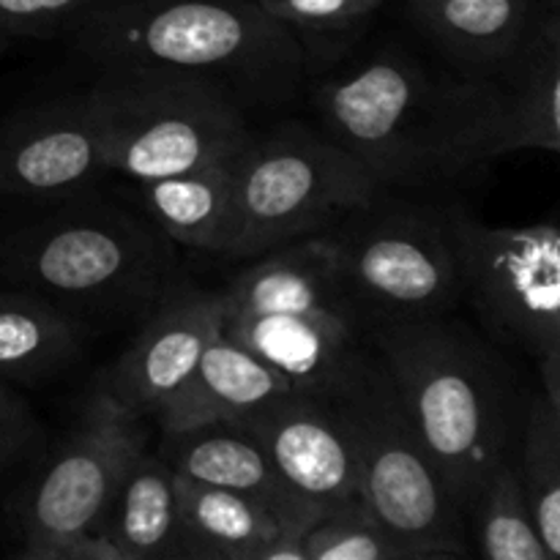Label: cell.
I'll return each mask as SVG.
<instances>
[{"label": "cell", "instance_id": "cell-29", "mask_svg": "<svg viewBox=\"0 0 560 560\" xmlns=\"http://www.w3.org/2000/svg\"><path fill=\"white\" fill-rule=\"evenodd\" d=\"M107 0H0V36L49 38L69 33Z\"/></svg>", "mask_w": 560, "mask_h": 560}, {"label": "cell", "instance_id": "cell-7", "mask_svg": "<svg viewBox=\"0 0 560 560\" xmlns=\"http://www.w3.org/2000/svg\"><path fill=\"white\" fill-rule=\"evenodd\" d=\"M326 235L345 299L366 331L452 315L463 304L446 206L381 189Z\"/></svg>", "mask_w": 560, "mask_h": 560}, {"label": "cell", "instance_id": "cell-8", "mask_svg": "<svg viewBox=\"0 0 560 560\" xmlns=\"http://www.w3.org/2000/svg\"><path fill=\"white\" fill-rule=\"evenodd\" d=\"M377 191L372 175L323 131L279 120L257 131L241 159L238 230L228 260L326 235Z\"/></svg>", "mask_w": 560, "mask_h": 560}, {"label": "cell", "instance_id": "cell-18", "mask_svg": "<svg viewBox=\"0 0 560 560\" xmlns=\"http://www.w3.org/2000/svg\"><path fill=\"white\" fill-rule=\"evenodd\" d=\"M219 299H222V315L334 312V315L355 317L339 284L337 255L328 235L293 241L255 260H246L228 288L219 290Z\"/></svg>", "mask_w": 560, "mask_h": 560}, {"label": "cell", "instance_id": "cell-3", "mask_svg": "<svg viewBox=\"0 0 560 560\" xmlns=\"http://www.w3.org/2000/svg\"><path fill=\"white\" fill-rule=\"evenodd\" d=\"M98 69L153 66L202 77L244 109H279L301 96L306 55L257 0H107L69 27Z\"/></svg>", "mask_w": 560, "mask_h": 560}, {"label": "cell", "instance_id": "cell-19", "mask_svg": "<svg viewBox=\"0 0 560 560\" xmlns=\"http://www.w3.org/2000/svg\"><path fill=\"white\" fill-rule=\"evenodd\" d=\"M405 9L459 71L509 66L534 44L545 20L534 0H405Z\"/></svg>", "mask_w": 560, "mask_h": 560}, {"label": "cell", "instance_id": "cell-21", "mask_svg": "<svg viewBox=\"0 0 560 560\" xmlns=\"http://www.w3.org/2000/svg\"><path fill=\"white\" fill-rule=\"evenodd\" d=\"M175 474L159 452L137 454L109 495L96 530L120 550L124 560H184Z\"/></svg>", "mask_w": 560, "mask_h": 560}, {"label": "cell", "instance_id": "cell-10", "mask_svg": "<svg viewBox=\"0 0 560 560\" xmlns=\"http://www.w3.org/2000/svg\"><path fill=\"white\" fill-rule=\"evenodd\" d=\"M145 448V419H135L107 392L93 388L71 430L36 459L11 503L14 558L42 560L55 541L96 530L109 495Z\"/></svg>", "mask_w": 560, "mask_h": 560}, {"label": "cell", "instance_id": "cell-15", "mask_svg": "<svg viewBox=\"0 0 560 560\" xmlns=\"http://www.w3.org/2000/svg\"><path fill=\"white\" fill-rule=\"evenodd\" d=\"M222 331L277 370L293 392L326 397L370 350V331L334 312L222 315Z\"/></svg>", "mask_w": 560, "mask_h": 560}, {"label": "cell", "instance_id": "cell-1", "mask_svg": "<svg viewBox=\"0 0 560 560\" xmlns=\"http://www.w3.org/2000/svg\"><path fill=\"white\" fill-rule=\"evenodd\" d=\"M0 282L85 326L142 320L184 273L173 241L137 208L85 189L33 202L0 228Z\"/></svg>", "mask_w": 560, "mask_h": 560}, {"label": "cell", "instance_id": "cell-22", "mask_svg": "<svg viewBox=\"0 0 560 560\" xmlns=\"http://www.w3.org/2000/svg\"><path fill=\"white\" fill-rule=\"evenodd\" d=\"M82 328L42 295L0 282V377L42 386L66 375L85 350Z\"/></svg>", "mask_w": 560, "mask_h": 560}, {"label": "cell", "instance_id": "cell-5", "mask_svg": "<svg viewBox=\"0 0 560 560\" xmlns=\"http://www.w3.org/2000/svg\"><path fill=\"white\" fill-rule=\"evenodd\" d=\"M109 173L164 178L224 162L257 129L238 98L202 77L153 66H107L85 88Z\"/></svg>", "mask_w": 560, "mask_h": 560}, {"label": "cell", "instance_id": "cell-17", "mask_svg": "<svg viewBox=\"0 0 560 560\" xmlns=\"http://www.w3.org/2000/svg\"><path fill=\"white\" fill-rule=\"evenodd\" d=\"M244 153L189 173L131 180L129 200L175 246L222 257L238 230V178Z\"/></svg>", "mask_w": 560, "mask_h": 560}, {"label": "cell", "instance_id": "cell-20", "mask_svg": "<svg viewBox=\"0 0 560 560\" xmlns=\"http://www.w3.org/2000/svg\"><path fill=\"white\" fill-rule=\"evenodd\" d=\"M288 392L293 388L277 370L219 331L202 350L189 381L164 402L153 419L162 435L208 424H230Z\"/></svg>", "mask_w": 560, "mask_h": 560}, {"label": "cell", "instance_id": "cell-23", "mask_svg": "<svg viewBox=\"0 0 560 560\" xmlns=\"http://www.w3.org/2000/svg\"><path fill=\"white\" fill-rule=\"evenodd\" d=\"M175 492L184 560H260L277 536L293 534L238 492L186 476L175 479Z\"/></svg>", "mask_w": 560, "mask_h": 560}, {"label": "cell", "instance_id": "cell-26", "mask_svg": "<svg viewBox=\"0 0 560 560\" xmlns=\"http://www.w3.org/2000/svg\"><path fill=\"white\" fill-rule=\"evenodd\" d=\"M304 550L306 560H416L361 498L326 509L304 534Z\"/></svg>", "mask_w": 560, "mask_h": 560}, {"label": "cell", "instance_id": "cell-27", "mask_svg": "<svg viewBox=\"0 0 560 560\" xmlns=\"http://www.w3.org/2000/svg\"><path fill=\"white\" fill-rule=\"evenodd\" d=\"M277 22H282L301 42L306 71L320 52H337L366 22L381 11L386 0H257Z\"/></svg>", "mask_w": 560, "mask_h": 560}, {"label": "cell", "instance_id": "cell-11", "mask_svg": "<svg viewBox=\"0 0 560 560\" xmlns=\"http://www.w3.org/2000/svg\"><path fill=\"white\" fill-rule=\"evenodd\" d=\"M430 85V77L408 55H375L317 88L320 131L381 189H427L435 184L424 145Z\"/></svg>", "mask_w": 560, "mask_h": 560}, {"label": "cell", "instance_id": "cell-4", "mask_svg": "<svg viewBox=\"0 0 560 560\" xmlns=\"http://www.w3.org/2000/svg\"><path fill=\"white\" fill-rule=\"evenodd\" d=\"M359 468V495L416 560L468 558V520L421 443L375 348L326 397Z\"/></svg>", "mask_w": 560, "mask_h": 560}, {"label": "cell", "instance_id": "cell-24", "mask_svg": "<svg viewBox=\"0 0 560 560\" xmlns=\"http://www.w3.org/2000/svg\"><path fill=\"white\" fill-rule=\"evenodd\" d=\"M514 468L539 539L552 560L560 558V405L545 394L525 402Z\"/></svg>", "mask_w": 560, "mask_h": 560}, {"label": "cell", "instance_id": "cell-14", "mask_svg": "<svg viewBox=\"0 0 560 560\" xmlns=\"http://www.w3.org/2000/svg\"><path fill=\"white\" fill-rule=\"evenodd\" d=\"M230 424L255 438L284 481L323 512L361 498L353 448L326 399L288 392Z\"/></svg>", "mask_w": 560, "mask_h": 560}, {"label": "cell", "instance_id": "cell-12", "mask_svg": "<svg viewBox=\"0 0 560 560\" xmlns=\"http://www.w3.org/2000/svg\"><path fill=\"white\" fill-rule=\"evenodd\" d=\"M85 91L27 104L0 120V197L55 200L107 175Z\"/></svg>", "mask_w": 560, "mask_h": 560}, {"label": "cell", "instance_id": "cell-28", "mask_svg": "<svg viewBox=\"0 0 560 560\" xmlns=\"http://www.w3.org/2000/svg\"><path fill=\"white\" fill-rule=\"evenodd\" d=\"M44 454V427L14 383L0 377V485Z\"/></svg>", "mask_w": 560, "mask_h": 560}, {"label": "cell", "instance_id": "cell-2", "mask_svg": "<svg viewBox=\"0 0 560 560\" xmlns=\"http://www.w3.org/2000/svg\"><path fill=\"white\" fill-rule=\"evenodd\" d=\"M370 342L468 520L481 481L517 446L525 405L512 366L485 331L454 315L370 328Z\"/></svg>", "mask_w": 560, "mask_h": 560}, {"label": "cell", "instance_id": "cell-13", "mask_svg": "<svg viewBox=\"0 0 560 560\" xmlns=\"http://www.w3.org/2000/svg\"><path fill=\"white\" fill-rule=\"evenodd\" d=\"M222 331L219 290L189 279L175 284L145 317L129 348L115 359L96 388L135 419H153L189 381L202 350Z\"/></svg>", "mask_w": 560, "mask_h": 560}, {"label": "cell", "instance_id": "cell-16", "mask_svg": "<svg viewBox=\"0 0 560 560\" xmlns=\"http://www.w3.org/2000/svg\"><path fill=\"white\" fill-rule=\"evenodd\" d=\"M159 457L178 476L222 487L260 503L284 530L293 534H306L323 514L320 503L290 487L260 443L233 424L164 432Z\"/></svg>", "mask_w": 560, "mask_h": 560}, {"label": "cell", "instance_id": "cell-6", "mask_svg": "<svg viewBox=\"0 0 560 560\" xmlns=\"http://www.w3.org/2000/svg\"><path fill=\"white\" fill-rule=\"evenodd\" d=\"M432 180H457L509 153L560 151V22L545 11L534 44L509 66L432 80L424 126Z\"/></svg>", "mask_w": 560, "mask_h": 560}, {"label": "cell", "instance_id": "cell-31", "mask_svg": "<svg viewBox=\"0 0 560 560\" xmlns=\"http://www.w3.org/2000/svg\"><path fill=\"white\" fill-rule=\"evenodd\" d=\"M5 47H9V38H5V36H0V58H3Z\"/></svg>", "mask_w": 560, "mask_h": 560}, {"label": "cell", "instance_id": "cell-25", "mask_svg": "<svg viewBox=\"0 0 560 560\" xmlns=\"http://www.w3.org/2000/svg\"><path fill=\"white\" fill-rule=\"evenodd\" d=\"M476 550L490 560H552L545 550L512 457L487 474L468 509Z\"/></svg>", "mask_w": 560, "mask_h": 560}, {"label": "cell", "instance_id": "cell-9", "mask_svg": "<svg viewBox=\"0 0 560 560\" xmlns=\"http://www.w3.org/2000/svg\"><path fill=\"white\" fill-rule=\"evenodd\" d=\"M463 304L503 348L539 364L541 388L560 405V230L556 222L492 228L470 208L446 206Z\"/></svg>", "mask_w": 560, "mask_h": 560}, {"label": "cell", "instance_id": "cell-30", "mask_svg": "<svg viewBox=\"0 0 560 560\" xmlns=\"http://www.w3.org/2000/svg\"><path fill=\"white\" fill-rule=\"evenodd\" d=\"M42 560H124V556L102 530H82L55 541Z\"/></svg>", "mask_w": 560, "mask_h": 560}]
</instances>
